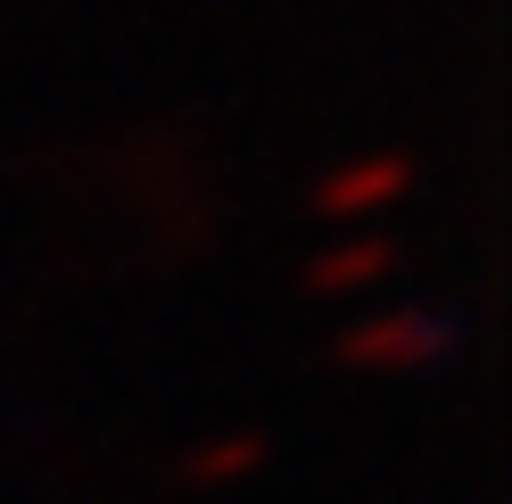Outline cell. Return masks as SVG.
Listing matches in <instances>:
<instances>
[{
    "label": "cell",
    "instance_id": "3",
    "mask_svg": "<svg viewBox=\"0 0 512 504\" xmlns=\"http://www.w3.org/2000/svg\"><path fill=\"white\" fill-rule=\"evenodd\" d=\"M397 273V240L389 232H356V240H339L323 248V257L306 265V290H372V281H389Z\"/></svg>",
    "mask_w": 512,
    "mask_h": 504
},
{
    "label": "cell",
    "instance_id": "4",
    "mask_svg": "<svg viewBox=\"0 0 512 504\" xmlns=\"http://www.w3.org/2000/svg\"><path fill=\"white\" fill-rule=\"evenodd\" d=\"M265 447H256V438H232V447H215V455H199V471L207 480H223V471H240V463H256Z\"/></svg>",
    "mask_w": 512,
    "mask_h": 504
},
{
    "label": "cell",
    "instance_id": "1",
    "mask_svg": "<svg viewBox=\"0 0 512 504\" xmlns=\"http://www.w3.org/2000/svg\"><path fill=\"white\" fill-rule=\"evenodd\" d=\"M405 191H413V157L405 149H372V157H347V166H331L314 182V215L364 224V215H389Z\"/></svg>",
    "mask_w": 512,
    "mask_h": 504
},
{
    "label": "cell",
    "instance_id": "2",
    "mask_svg": "<svg viewBox=\"0 0 512 504\" xmlns=\"http://www.w3.org/2000/svg\"><path fill=\"white\" fill-rule=\"evenodd\" d=\"M446 331L438 314H413V306H397V314H372V323H356L339 339V356L347 364H430V356H446Z\"/></svg>",
    "mask_w": 512,
    "mask_h": 504
}]
</instances>
